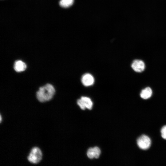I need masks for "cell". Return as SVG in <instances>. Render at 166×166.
Masks as SVG:
<instances>
[{
	"label": "cell",
	"instance_id": "9",
	"mask_svg": "<svg viewBox=\"0 0 166 166\" xmlns=\"http://www.w3.org/2000/svg\"><path fill=\"white\" fill-rule=\"evenodd\" d=\"M74 0H61L59 2L60 6L64 8H67L72 6Z\"/></svg>",
	"mask_w": 166,
	"mask_h": 166
},
{
	"label": "cell",
	"instance_id": "6",
	"mask_svg": "<svg viewBox=\"0 0 166 166\" xmlns=\"http://www.w3.org/2000/svg\"><path fill=\"white\" fill-rule=\"evenodd\" d=\"M26 68V64L21 60L16 61L14 64V68L17 72H21L24 71Z\"/></svg>",
	"mask_w": 166,
	"mask_h": 166
},
{
	"label": "cell",
	"instance_id": "7",
	"mask_svg": "<svg viewBox=\"0 0 166 166\" xmlns=\"http://www.w3.org/2000/svg\"><path fill=\"white\" fill-rule=\"evenodd\" d=\"M152 94L151 89L147 87L143 89L141 92L140 96L143 99H146L149 98Z\"/></svg>",
	"mask_w": 166,
	"mask_h": 166
},
{
	"label": "cell",
	"instance_id": "1",
	"mask_svg": "<svg viewBox=\"0 0 166 166\" xmlns=\"http://www.w3.org/2000/svg\"><path fill=\"white\" fill-rule=\"evenodd\" d=\"M55 93L53 86L49 84L40 87L36 93L38 100L42 102H45L50 100Z\"/></svg>",
	"mask_w": 166,
	"mask_h": 166
},
{
	"label": "cell",
	"instance_id": "11",
	"mask_svg": "<svg viewBox=\"0 0 166 166\" xmlns=\"http://www.w3.org/2000/svg\"><path fill=\"white\" fill-rule=\"evenodd\" d=\"M94 153V158H98L101 153V151L99 148L97 147L93 148Z\"/></svg>",
	"mask_w": 166,
	"mask_h": 166
},
{
	"label": "cell",
	"instance_id": "5",
	"mask_svg": "<svg viewBox=\"0 0 166 166\" xmlns=\"http://www.w3.org/2000/svg\"><path fill=\"white\" fill-rule=\"evenodd\" d=\"M81 82L83 84L86 86L92 85L94 82V78L91 74L87 73L82 77Z\"/></svg>",
	"mask_w": 166,
	"mask_h": 166
},
{
	"label": "cell",
	"instance_id": "12",
	"mask_svg": "<svg viewBox=\"0 0 166 166\" xmlns=\"http://www.w3.org/2000/svg\"><path fill=\"white\" fill-rule=\"evenodd\" d=\"M161 133L162 137L164 139H166V125L162 127L161 130Z\"/></svg>",
	"mask_w": 166,
	"mask_h": 166
},
{
	"label": "cell",
	"instance_id": "8",
	"mask_svg": "<svg viewBox=\"0 0 166 166\" xmlns=\"http://www.w3.org/2000/svg\"><path fill=\"white\" fill-rule=\"evenodd\" d=\"M81 99L83 102L86 108L89 109H92L93 103L90 98L85 97H82Z\"/></svg>",
	"mask_w": 166,
	"mask_h": 166
},
{
	"label": "cell",
	"instance_id": "3",
	"mask_svg": "<svg viewBox=\"0 0 166 166\" xmlns=\"http://www.w3.org/2000/svg\"><path fill=\"white\" fill-rule=\"evenodd\" d=\"M137 143L139 147L142 150H146L149 148L151 144L150 138L147 136L143 135L137 139Z\"/></svg>",
	"mask_w": 166,
	"mask_h": 166
},
{
	"label": "cell",
	"instance_id": "4",
	"mask_svg": "<svg viewBox=\"0 0 166 166\" xmlns=\"http://www.w3.org/2000/svg\"><path fill=\"white\" fill-rule=\"evenodd\" d=\"M131 66L135 71L141 72L144 70L145 64L144 62L141 60H135L133 61Z\"/></svg>",
	"mask_w": 166,
	"mask_h": 166
},
{
	"label": "cell",
	"instance_id": "13",
	"mask_svg": "<svg viewBox=\"0 0 166 166\" xmlns=\"http://www.w3.org/2000/svg\"><path fill=\"white\" fill-rule=\"evenodd\" d=\"M77 104L82 109L84 110L86 108L83 102L81 99H78L77 100Z\"/></svg>",
	"mask_w": 166,
	"mask_h": 166
},
{
	"label": "cell",
	"instance_id": "10",
	"mask_svg": "<svg viewBox=\"0 0 166 166\" xmlns=\"http://www.w3.org/2000/svg\"><path fill=\"white\" fill-rule=\"evenodd\" d=\"M87 155L89 158L93 159L94 158V153L93 148H90L88 150Z\"/></svg>",
	"mask_w": 166,
	"mask_h": 166
},
{
	"label": "cell",
	"instance_id": "2",
	"mask_svg": "<svg viewBox=\"0 0 166 166\" xmlns=\"http://www.w3.org/2000/svg\"><path fill=\"white\" fill-rule=\"evenodd\" d=\"M42 153L39 148L35 147L32 148L27 157L28 161L33 164H37L42 160Z\"/></svg>",
	"mask_w": 166,
	"mask_h": 166
}]
</instances>
